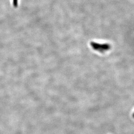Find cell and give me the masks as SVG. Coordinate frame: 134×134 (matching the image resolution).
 Returning <instances> with one entry per match:
<instances>
[{
	"mask_svg": "<svg viewBox=\"0 0 134 134\" xmlns=\"http://www.w3.org/2000/svg\"><path fill=\"white\" fill-rule=\"evenodd\" d=\"M90 45L94 50L102 53L111 48V46L108 44H99L95 42H91Z\"/></svg>",
	"mask_w": 134,
	"mask_h": 134,
	"instance_id": "6da1fadb",
	"label": "cell"
},
{
	"mask_svg": "<svg viewBox=\"0 0 134 134\" xmlns=\"http://www.w3.org/2000/svg\"><path fill=\"white\" fill-rule=\"evenodd\" d=\"M13 6L15 7H17L18 6V0H13Z\"/></svg>",
	"mask_w": 134,
	"mask_h": 134,
	"instance_id": "7a4b0ae2",
	"label": "cell"
},
{
	"mask_svg": "<svg viewBox=\"0 0 134 134\" xmlns=\"http://www.w3.org/2000/svg\"><path fill=\"white\" fill-rule=\"evenodd\" d=\"M133 117L134 118V113H133Z\"/></svg>",
	"mask_w": 134,
	"mask_h": 134,
	"instance_id": "3957f363",
	"label": "cell"
}]
</instances>
